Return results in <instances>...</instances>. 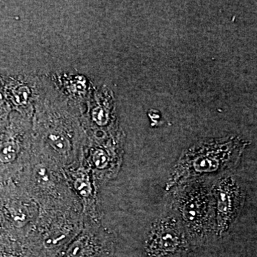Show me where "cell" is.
<instances>
[{"label": "cell", "mask_w": 257, "mask_h": 257, "mask_svg": "<svg viewBox=\"0 0 257 257\" xmlns=\"http://www.w3.org/2000/svg\"><path fill=\"white\" fill-rule=\"evenodd\" d=\"M241 147L236 140L202 145L185 155L181 168L185 171V177L216 172L236 160Z\"/></svg>", "instance_id": "1"}, {"label": "cell", "mask_w": 257, "mask_h": 257, "mask_svg": "<svg viewBox=\"0 0 257 257\" xmlns=\"http://www.w3.org/2000/svg\"><path fill=\"white\" fill-rule=\"evenodd\" d=\"M217 199L218 228L223 232L233 220L240 203V192L232 179L219 182L216 192Z\"/></svg>", "instance_id": "2"}, {"label": "cell", "mask_w": 257, "mask_h": 257, "mask_svg": "<svg viewBox=\"0 0 257 257\" xmlns=\"http://www.w3.org/2000/svg\"><path fill=\"white\" fill-rule=\"evenodd\" d=\"M182 236L175 224L165 221L156 230L147 257H173L182 246Z\"/></svg>", "instance_id": "3"}, {"label": "cell", "mask_w": 257, "mask_h": 257, "mask_svg": "<svg viewBox=\"0 0 257 257\" xmlns=\"http://www.w3.org/2000/svg\"><path fill=\"white\" fill-rule=\"evenodd\" d=\"M204 205L201 201L190 199L184 206V218L189 226H194L197 223L202 222V214H204Z\"/></svg>", "instance_id": "4"}, {"label": "cell", "mask_w": 257, "mask_h": 257, "mask_svg": "<svg viewBox=\"0 0 257 257\" xmlns=\"http://www.w3.org/2000/svg\"><path fill=\"white\" fill-rule=\"evenodd\" d=\"M47 142L58 153H67L71 149V144L68 138L58 132H51L49 133L47 136Z\"/></svg>", "instance_id": "5"}, {"label": "cell", "mask_w": 257, "mask_h": 257, "mask_svg": "<svg viewBox=\"0 0 257 257\" xmlns=\"http://www.w3.org/2000/svg\"><path fill=\"white\" fill-rule=\"evenodd\" d=\"M20 147L14 141H8L0 145V162L10 163L16 160Z\"/></svg>", "instance_id": "6"}, {"label": "cell", "mask_w": 257, "mask_h": 257, "mask_svg": "<svg viewBox=\"0 0 257 257\" xmlns=\"http://www.w3.org/2000/svg\"><path fill=\"white\" fill-rule=\"evenodd\" d=\"M13 99L16 105L19 106H28L31 104V90L30 88L23 84H18L13 90Z\"/></svg>", "instance_id": "7"}, {"label": "cell", "mask_w": 257, "mask_h": 257, "mask_svg": "<svg viewBox=\"0 0 257 257\" xmlns=\"http://www.w3.org/2000/svg\"><path fill=\"white\" fill-rule=\"evenodd\" d=\"M33 175L35 182L42 187H47L52 182L50 171L45 166L37 165L34 170Z\"/></svg>", "instance_id": "8"}, {"label": "cell", "mask_w": 257, "mask_h": 257, "mask_svg": "<svg viewBox=\"0 0 257 257\" xmlns=\"http://www.w3.org/2000/svg\"><path fill=\"white\" fill-rule=\"evenodd\" d=\"M74 186H75L76 190L82 197H89L91 192H92V187H91L90 183L85 177H79V178L76 179Z\"/></svg>", "instance_id": "9"}, {"label": "cell", "mask_w": 257, "mask_h": 257, "mask_svg": "<svg viewBox=\"0 0 257 257\" xmlns=\"http://www.w3.org/2000/svg\"><path fill=\"white\" fill-rule=\"evenodd\" d=\"M93 162L96 167L99 169H104L108 162V157L105 152L102 150H98L93 155Z\"/></svg>", "instance_id": "10"}, {"label": "cell", "mask_w": 257, "mask_h": 257, "mask_svg": "<svg viewBox=\"0 0 257 257\" xmlns=\"http://www.w3.org/2000/svg\"><path fill=\"white\" fill-rule=\"evenodd\" d=\"M4 101V96H3V93L0 92V105L3 104Z\"/></svg>", "instance_id": "11"}, {"label": "cell", "mask_w": 257, "mask_h": 257, "mask_svg": "<svg viewBox=\"0 0 257 257\" xmlns=\"http://www.w3.org/2000/svg\"><path fill=\"white\" fill-rule=\"evenodd\" d=\"M1 257H10V256H1Z\"/></svg>", "instance_id": "12"}]
</instances>
